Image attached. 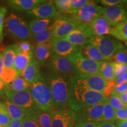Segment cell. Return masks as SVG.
I'll list each match as a JSON object with an SVG mask.
<instances>
[{
  "instance_id": "1",
  "label": "cell",
  "mask_w": 127,
  "mask_h": 127,
  "mask_svg": "<svg viewBox=\"0 0 127 127\" xmlns=\"http://www.w3.org/2000/svg\"><path fill=\"white\" fill-rule=\"evenodd\" d=\"M107 99L102 93L93 91L82 85L75 75L71 77L68 107L71 110L78 112L81 109L95 105Z\"/></svg>"
},
{
  "instance_id": "2",
  "label": "cell",
  "mask_w": 127,
  "mask_h": 127,
  "mask_svg": "<svg viewBox=\"0 0 127 127\" xmlns=\"http://www.w3.org/2000/svg\"><path fill=\"white\" fill-rule=\"evenodd\" d=\"M71 77L54 74L49 71L44 77L51 91L54 102V109H65L69 104V81Z\"/></svg>"
},
{
  "instance_id": "3",
  "label": "cell",
  "mask_w": 127,
  "mask_h": 127,
  "mask_svg": "<svg viewBox=\"0 0 127 127\" xmlns=\"http://www.w3.org/2000/svg\"><path fill=\"white\" fill-rule=\"evenodd\" d=\"M30 91L35 104L39 110L51 111L54 109L51 91L43 76L31 84Z\"/></svg>"
},
{
  "instance_id": "4",
  "label": "cell",
  "mask_w": 127,
  "mask_h": 127,
  "mask_svg": "<svg viewBox=\"0 0 127 127\" xmlns=\"http://www.w3.org/2000/svg\"><path fill=\"white\" fill-rule=\"evenodd\" d=\"M6 32L11 37L19 41H28L32 38L29 25L19 16L10 14L5 20Z\"/></svg>"
},
{
  "instance_id": "5",
  "label": "cell",
  "mask_w": 127,
  "mask_h": 127,
  "mask_svg": "<svg viewBox=\"0 0 127 127\" xmlns=\"http://www.w3.org/2000/svg\"><path fill=\"white\" fill-rule=\"evenodd\" d=\"M89 43L98 49L106 61H112L114 54L124 46L121 41L111 35L93 36Z\"/></svg>"
},
{
  "instance_id": "6",
  "label": "cell",
  "mask_w": 127,
  "mask_h": 127,
  "mask_svg": "<svg viewBox=\"0 0 127 127\" xmlns=\"http://www.w3.org/2000/svg\"><path fill=\"white\" fill-rule=\"evenodd\" d=\"M5 95L9 101L23 109L27 114V116L34 115L39 110L32 98L30 90L15 92L6 88Z\"/></svg>"
},
{
  "instance_id": "7",
  "label": "cell",
  "mask_w": 127,
  "mask_h": 127,
  "mask_svg": "<svg viewBox=\"0 0 127 127\" xmlns=\"http://www.w3.org/2000/svg\"><path fill=\"white\" fill-rule=\"evenodd\" d=\"M75 69V75H93L98 74L101 63H98L84 57L79 51L75 54L69 57Z\"/></svg>"
},
{
  "instance_id": "8",
  "label": "cell",
  "mask_w": 127,
  "mask_h": 127,
  "mask_svg": "<svg viewBox=\"0 0 127 127\" xmlns=\"http://www.w3.org/2000/svg\"><path fill=\"white\" fill-rule=\"evenodd\" d=\"M103 8L104 7L99 6L95 1H89L71 17L79 24H89L95 18L102 15Z\"/></svg>"
},
{
  "instance_id": "9",
  "label": "cell",
  "mask_w": 127,
  "mask_h": 127,
  "mask_svg": "<svg viewBox=\"0 0 127 127\" xmlns=\"http://www.w3.org/2000/svg\"><path fill=\"white\" fill-rule=\"evenodd\" d=\"M79 25L71 15H61L55 19L52 24V39L66 37Z\"/></svg>"
},
{
  "instance_id": "10",
  "label": "cell",
  "mask_w": 127,
  "mask_h": 127,
  "mask_svg": "<svg viewBox=\"0 0 127 127\" xmlns=\"http://www.w3.org/2000/svg\"><path fill=\"white\" fill-rule=\"evenodd\" d=\"M50 72L58 75L72 77L75 75L74 65L68 58L54 55L47 63Z\"/></svg>"
},
{
  "instance_id": "11",
  "label": "cell",
  "mask_w": 127,
  "mask_h": 127,
  "mask_svg": "<svg viewBox=\"0 0 127 127\" xmlns=\"http://www.w3.org/2000/svg\"><path fill=\"white\" fill-rule=\"evenodd\" d=\"M52 118L51 127H74L77 121V112L71 109L50 111Z\"/></svg>"
},
{
  "instance_id": "12",
  "label": "cell",
  "mask_w": 127,
  "mask_h": 127,
  "mask_svg": "<svg viewBox=\"0 0 127 127\" xmlns=\"http://www.w3.org/2000/svg\"><path fill=\"white\" fill-rule=\"evenodd\" d=\"M93 36L89 24H79L64 38L74 45L81 48L89 43L90 39Z\"/></svg>"
},
{
  "instance_id": "13",
  "label": "cell",
  "mask_w": 127,
  "mask_h": 127,
  "mask_svg": "<svg viewBox=\"0 0 127 127\" xmlns=\"http://www.w3.org/2000/svg\"><path fill=\"white\" fill-rule=\"evenodd\" d=\"M105 101L90 107L85 108L78 112H76L77 115V123L78 122H102L104 103Z\"/></svg>"
},
{
  "instance_id": "14",
  "label": "cell",
  "mask_w": 127,
  "mask_h": 127,
  "mask_svg": "<svg viewBox=\"0 0 127 127\" xmlns=\"http://www.w3.org/2000/svg\"><path fill=\"white\" fill-rule=\"evenodd\" d=\"M102 15L112 27H114L127 20V9L123 3L110 7H104Z\"/></svg>"
},
{
  "instance_id": "15",
  "label": "cell",
  "mask_w": 127,
  "mask_h": 127,
  "mask_svg": "<svg viewBox=\"0 0 127 127\" xmlns=\"http://www.w3.org/2000/svg\"><path fill=\"white\" fill-rule=\"evenodd\" d=\"M28 14L39 19H56L61 15L57 11L52 1H44L31 10L27 12Z\"/></svg>"
},
{
  "instance_id": "16",
  "label": "cell",
  "mask_w": 127,
  "mask_h": 127,
  "mask_svg": "<svg viewBox=\"0 0 127 127\" xmlns=\"http://www.w3.org/2000/svg\"><path fill=\"white\" fill-rule=\"evenodd\" d=\"M54 55L69 58L80 51L81 48L74 45L64 38H53L50 41Z\"/></svg>"
},
{
  "instance_id": "17",
  "label": "cell",
  "mask_w": 127,
  "mask_h": 127,
  "mask_svg": "<svg viewBox=\"0 0 127 127\" xmlns=\"http://www.w3.org/2000/svg\"><path fill=\"white\" fill-rule=\"evenodd\" d=\"M75 77L82 85L93 91L104 93L107 81L98 74L93 75H75Z\"/></svg>"
},
{
  "instance_id": "18",
  "label": "cell",
  "mask_w": 127,
  "mask_h": 127,
  "mask_svg": "<svg viewBox=\"0 0 127 127\" xmlns=\"http://www.w3.org/2000/svg\"><path fill=\"white\" fill-rule=\"evenodd\" d=\"M54 55L51 42L34 46V58L41 66L47 64Z\"/></svg>"
},
{
  "instance_id": "19",
  "label": "cell",
  "mask_w": 127,
  "mask_h": 127,
  "mask_svg": "<svg viewBox=\"0 0 127 127\" xmlns=\"http://www.w3.org/2000/svg\"><path fill=\"white\" fill-rule=\"evenodd\" d=\"M90 30L94 36H104L111 35L112 27L102 15L98 16L89 24Z\"/></svg>"
},
{
  "instance_id": "20",
  "label": "cell",
  "mask_w": 127,
  "mask_h": 127,
  "mask_svg": "<svg viewBox=\"0 0 127 127\" xmlns=\"http://www.w3.org/2000/svg\"><path fill=\"white\" fill-rule=\"evenodd\" d=\"M40 65L33 57L26 68L22 71L20 76L31 85L38 79L42 75L40 72Z\"/></svg>"
},
{
  "instance_id": "21",
  "label": "cell",
  "mask_w": 127,
  "mask_h": 127,
  "mask_svg": "<svg viewBox=\"0 0 127 127\" xmlns=\"http://www.w3.org/2000/svg\"><path fill=\"white\" fill-rule=\"evenodd\" d=\"M42 0H9L7 2L9 7L21 11H29L36 6L41 4Z\"/></svg>"
},
{
  "instance_id": "22",
  "label": "cell",
  "mask_w": 127,
  "mask_h": 127,
  "mask_svg": "<svg viewBox=\"0 0 127 127\" xmlns=\"http://www.w3.org/2000/svg\"><path fill=\"white\" fill-rule=\"evenodd\" d=\"M33 57H34V55L31 54L17 52L15 60H14V68H15L20 75L22 71L24 70L28 66Z\"/></svg>"
},
{
  "instance_id": "23",
  "label": "cell",
  "mask_w": 127,
  "mask_h": 127,
  "mask_svg": "<svg viewBox=\"0 0 127 127\" xmlns=\"http://www.w3.org/2000/svg\"><path fill=\"white\" fill-rule=\"evenodd\" d=\"M81 52L84 57L90 58L94 61L101 63L106 61L98 49L95 46L90 43L86 44L81 48Z\"/></svg>"
},
{
  "instance_id": "24",
  "label": "cell",
  "mask_w": 127,
  "mask_h": 127,
  "mask_svg": "<svg viewBox=\"0 0 127 127\" xmlns=\"http://www.w3.org/2000/svg\"><path fill=\"white\" fill-rule=\"evenodd\" d=\"M98 75L105 80L114 81L115 79V68L113 61H105L101 63Z\"/></svg>"
},
{
  "instance_id": "25",
  "label": "cell",
  "mask_w": 127,
  "mask_h": 127,
  "mask_svg": "<svg viewBox=\"0 0 127 127\" xmlns=\"http://www.w3.org/2000/svg\"><path fill=\"white\" fill-rule=\"evenodd\" d=\"M4 104L7 107L8 112L11 120H22L27 116V114L23 109L9 101L7 98L4 101Z\"/></svg>"
},
{
  "instance_id": "26",
  "label": "cell",
  "mask_w": 127,
  "mask_h": 127,
  "mask_svg": "<svg viewBox=\"0 0 127 127\" xmlns=\"http://www.w3.org/2000/svg\"><path fill=\"white\" fill-rule=\"evenodd\" d=\"M53 22V20L50 19L35 18L32 20L28 24L32 35L47 29L52 24Z\"/></svg>"
},
{
  "instance_id": "27",
  "label": "cell",
  "mask_w": 127,
  "mask_h": 127,
  "mask_svg": "<svg viewBox=\"0 0 127 127\" xmlns=\"http://www.w3.org/2000/svg\"><path fill=\"white\" fill-rule=\"evenodd\" d=\"M110 35L127 45V20L112 27Z\"/></svg>"
},
{
  "instance_id": "28",
  "label": "cell",
  "mask_w": 127,
  "mask_h": 127,
  "mask_svg": "<svg viewBox=\"0 0 127 127\" xmlns=\"http://www.w3.org/2000/svg\"><path fill=\"white\" fill-rule=\"evenodd\" d=\"M2 55L5 68H12L14 66L17 51L14 44L5 47L3 51H1Z\"/></svg>"
},
{
  "instance_id": "29",
  "label": "cell",
  "mask_w": 127,
  "mask_h": 127,
  "mask_svg": "<svg viewBox=\"0 0 127 127\" xmlns=\"http://www.w3.org/2000/svg\"><path fill=\"white\" fill-rule=\"evenodd\" d=\"M52 30H53V25L52 24L47 29L32 35L31 39H32L33 42L35 44V45L50 42L52 39Z\"/></svg>"
},
{
  "instance_id": "30",
  "label": "cell",
  "mask_w": 127,
  "mask_h": 127,
  "mask_svg": "<svg viewBox=\"0 0 127 127\" xmlns=\"http://www.w3.org/2000/svg\"><path fill=\"white\" fill-rule=\"evenodd\" d=\"M40 127H51L52 118L50 111L38 110L31 115Z\"/></svg>"
},
{
  "instance_id": "31",
  "label": "cell",
  "mask_w": 127,
  "mask_h": 127,
  "mask_svg": "<svg viewBox=\"0 0 127 127\" xmlns=\"http://www.w3.org/2000/svg\"><path fill=\"white\" fill-rule=\"evenodd\" d=\"M31 84L20 76L16 78L11 83L6 85V88L11 91L18 92L30 90Z\"/></svg>"
},
{
  "instance_id": "32",
  "label": "cell",
  "mask_w": 127,
  "mask_h": 127,
  "mask_svg": "<svg viewBox=\"0 0 127 127\" xmlns=\"http://www.w3.org/2000/svg\"><path fill=\"white\" fill-rule=\"evenodd\" d=\"M18 76H20V74L14 67L4 68L0 76V79L7 85L11 83Z\"/></svg>"
},
{
  "instance_id": "33",
  "label": "cell",
  "mask_w": 127,
  "mask_h": 127,
  "mask_svg": "<svg viewBox=\"0 0 127 127\" xmlns=\"http://www.w3.org/2000/svg\"><path fill=\"white\" fill-rule=\"evenodd\" d=\"M57 11L61 15H72L73 11L71 8L69 0H55L53 1Z\"/></svg>"
},
{
  "instance_id": "34",
  "label": "cell",
  "mask_w": 127,
  "mask_h": 127,
  "mask_svg": "<svg viewBox=\"0 0 127 127\" xmlns=\"http://www.w3.org/2000/svg\"><path fill=\"white\" fill-rule=\"evenodd\" d=\"M117 120L115 117V110L112 108L107 100L104 103V112H103V117L102 122L103 123H113Z\"/></svg>"
},
{
  "instance_id": "35",
  "label": "cell",
  "mask_w": 127,
  "mask_h": 127,
  "mask_svg": "<svg viewBox=\"0 0 127 127\" xmlns=\"http://www.w3.org/2000/svg\"><path fill=\"white\" fill-rule=\"evenodd\" d=\"M17 52H21L24 53L31 54L34 55V46L28 41H18L14 44Z\"/></svg>"
},
{
  "instance_id": "36",
  "label": "cell",
  "mask_w": 127,
  "mask_h": 127,
  "mask_svg": "<svg viewBox=\"0 0 127 127\" xmlns=\"http://www.w3.org/2000/svg\"><path fill=\"white\" fill-rule=\"evenodd\" d=\"M108 102L112 108L115 110H119V109L127 108L126 105L122 102L121 100L119 98L118 94L113 91L109 96L108 99Z\"/></svg>"
},
{
  "instance_id": "37",
  "label": "cell",
  "mask_w": 127,
  "mask_h": 127,
  "mask_svg": "<svg viewBox=\"0 0 127 127\" xmlns=\"http://www.w3.org/2000/svg\"><path fill=\"white\" fill-rule=\"evenodd\" d=\"M10 121L7 107L4 102H0V125L2 127H7Z\"/></svg>"
},
{
  "instance_id": "38",
  "label": "cell",
  "mask_w": 127,
  "mask_h": 127,
  "mask_svg": "<svg viewBox=\"0 0 127 127\" xmlns=\"http://www.w3.org/2000/svg\"><path fill=\"white\" fill-rule=\"evenodd\" d=\"M112 61L116 63L127 64V50L124 46L119 49L114 54Z\"/></svg>"
},
{
  "instance_id": "39",
  "label": "cell",
  "mask_w": 127,
  "mask_h": 127,
  "mask_svg": "<svg viewBox=\"0 0 127 127\" xmlns=\"http://www.w3.org/2000/svg\"><path fill=\"white\" fill-rule=\"evenodd\" d=\"M7 8L4 6H0V44L4 39V28Z\"/></svg>"
},
{
  "instance_id": "40",
  "label": "cell",
  "mask_w": 127,
  "mask_h": 127,
  "mask_svg": "<svg viewBox=\"0 0 127 127\" xmlns=\"http://www.w3.org/2000/svg\"><path fill=\"white\" fill-rule=\"evenodd\" d=\"M89 0H69V4L72 9L73 14H74L78 9L85 5ZM72 14V15H73Z\"/></svg>"
},
{
  "instance_id": "41",
  "label": "cell",
  "mask_w": 127,
  "mask_h": 127,
  "mask_svg": "<svg viewBox=\"0 0 127 127\" xmlns=\"http://www.w3.org/2000/svg\"><path fill=\"white\" fill-rule=\"evenodd\" d=\"M115 79L124 74L127 73V64H119L114 63Z\"/></svg>"
},
{
  "instance_id": "42",
  "label": "cell",
  "mask_w": 127,
  "mask_h": 127,
  "mask_svg": "<svg viewBox=\"0 0 127 127\" xmlns=\"http://www.w3.org/2000/svg\"><path fill=\"white\" fill-rule=\"evenodd\" d=\"M22 127H40L32 116H26L23 120Z\"/></svg>"
},
{
  "instance_id": "43",
  "label": "cell",
  "mask_w": 127,
  "mask_h": 127,
  "mask_svg": "<svg viewBox=\"0 0 127 127\" xmlns=\"http://www.w3.org/2000/svg\"><path fill=\"white\" fill-rule=\"evenodd\" d=\"M115 80L114 81H107V85H106L104 93H103V95L107 99H108L109 96L111 94V93L114 91V87L115 86Z\"/></svg>"
},
{
  "instance_id": "44",
  "label": "cell",
  "mask_w": 127,
  "mask_h": 127,
  "mask_svg": "<svg viewBox=\"0 0 127 127\" xmlns=\"http://www.w3.org/2000/svg\"><path fill=\"white\" fill-rule=\"evenodd\" d=\"M95 2L99 3L103 6V7H110L112 6L122 4L124 1L122 0H100V1H96Z\"/></svg>"
},
{
  "instance_id": "45",
  "label": "cell",
  "mask_w": 127,
  "mask_h": 127,
  "mask_svg": "<svg viewBox=\"0 0 127 127\" xmlns=\"http://www.w3.org/2000/svg\"><path fill=\"white\" fill-rule=\"evenodd\" d=\"M115 117L117 120L127 121V108L116 110Z\"/></svg>"
},
{
  "instance_id": "46",
  "label": "cell",
  "mask_w": 127,
  "mask_h": 127,
  "mask_svg": "<svg viewBox=\"0 0 127 127\" xmlns=\"http://www.w3.org/2000/svg\"><path fill=\"white\" fill-rule=\"evenodd\" d=\"M74 127H99L98 122H78Z\"/></svg>"
},
{
  "instance_id": "47",
  "label": "cell",
  "mask_w": 127,
  "mask_h": 127,
  "mask_svg": "<svg viewBox=\"0 0 127 127\" xmlns=\"http://www.w3.org/2000/svg\"><path fill=\"white\" fill-rule=\"evenodd\" d=\"M127 91V83L120 84V85H115L114 87V91L117 94H120L125 93Z\"/></svg>"
},
{
  "instance_id": "48",
  "label": "cell",
  "mask_w": 127,
  "mask_h": 127,
  "mask_svg": "<svg viewBox=\"0 0 127 127\" xmlns=\"http://www.w3.org/2000/svg\"><path fill=\"white\" fill-rule=\"evenodd\" d=\"M116 85H120L125 83H127V73L124 74L115 79Z\"/></svg>"
},
{
  "instance_id": "49",
  "label": "cell",
  "mask_w": 127,
  "mask_h": 127,
  "mask_svg": "<svg viewBox=\"0 0 127 127\" xmlns=\"http://www.w3.org/2000/svg\"><path fill=\"white\" fill-rule=\"evenodd\" d=\"M23 120H11L7 127H22Z\"/></svg>"
},
{
  "instance_id": "50",
  "label": "cell",
  "mask_w": 127,
  "mask_h": 127,
  "mask_svg": "<svg viewBox=\"0 0 127 127\" xmlns=\"http://www.w3.org/2000/svg\"><path fill=\"white\" fill-rule=\"evenodd\" d=\"M5 89L6 85L0 79V98L4 97Z\"/></svg>"
},
{
  "instance_id": "51",
  "label": "cell",
  "mask_w": 127,
  "mask_h": 127,
  "mask_svg": "<svg viewBox=\"0 0 127 127\" xmlns=\"http://www.w3.org/2000/svg\"><path fill=\"white\" fill-rule=\"evenodd\" d=\"M115 126L117 127H127V121H115Z\"/></svg>"
},
{
  "instance_id": "52",
  "label": "cell",
  "mask_w": 127,
  "mask_h": 127,
  "mask_svg": "<svg viewBox=\"0 0 127 127\" xmlns=\"http://www.w3.org/2000/svg\"><path fill=\"white\" fill-rule=\"evenodd\" d=\"M99 127H117L113 123H103V122H98Z\"/></svg>"
},
{
  "instance_id": "53",
  "label": "cell",
  "mask_w": 127,
  "mask_h": 127,
  "mask_svg": "<svg viewBox=\"0 0 127 127\" xmlns=\"http://www.w3.org/2000/svg\"><path fill=\"white\" fill-rule=\"evenodd\" d=\"M4 61H3L2 55L1 52L0 51V76H1V73H2L3 69H4Z\"/></svg>"
},
{
  "instance_id": "54",
  "label": "cell",
  "mask_w": 127,
  "mask_h": 127,
  "mask_svg": "<svg viewBox=\"0 0 127 127\" xmlns=\"http://www.w3.org/2000/svg\"><path fill=\"white\" fill-rule=\"evenodd\" d=\"M119 98L121 100V101L124 104L126 105L127 103V98H126V93H124L123 94H118Z\"/></svg>"
},
{
  "instance_id": "55",
  "label": "cell",
  "mask_w": 127,
  "mask_h": 127,
  "mask_svg": "<svg viewBox=\"0 0 127 127\" xmlns=\"http://www.w3.org/2000/svg\"><path fill=\"white\" fill-rule=\"evenodd\" d=\"M123 4L125 5V7H126L127 9V0H125V1H124Z\"/></svg>"
},
{
  "instance_id": "56",
  "label": "cell",
  "mask_w": 127,
  "mask_h": 127,
  "mask_svg": "<svg viewBox=\"0 0 127 127\" xmlns=\"http://www.w3.org/2000/svg\"><path fill=\"white\" fill-rule=\"evenodd\" d=\"M0 127H2V126H1V125H0Z\"/></svg>"
},
{
  "instance_id": "57",
  "label": "cell",
  "mask_w": 127,
  "mask_h": 127,
  "mask_svg": "<svg viewBox=\"0 0 127 127\" xmlns=\"http://www.w3.org/2000/svg\"><path fill=\"white\" fill-rule=\"evenodd\" d=\"M126 46H127V45H126Z\"/></svg>"
}]
</instances>
